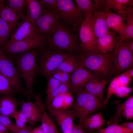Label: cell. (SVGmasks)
<instances>
[{"instance_id":"1","label":"cell","mask_w":133,"mask_h":133,"mask_svg":"<svg viewBox=\"0 0 133 133\" xmlns=\"http://www.w3.org/2000/svg\"><path fill=\"white\" fill-rule=\"evenodd\" d=\"M82 66L98 74L101 79L115 74L112 51L107 53L82 52L76 53Z\"/></svg>"},{"instance_id":"2","label":"cell","mask_w":133,"mask_h":133,"mask_svg":"<svg viewBox=\"0 0 133 133\" xmlns=\"http://www.w3.org/2000/svg\"><path fill=\"white\" fill-rule=\"evenodd\" d=\"M79 39L73 31L59 22L53 33L47 38L46 43L53 50L76 53L80 51Z\"/></svg>"},{"instance_id":"3","label":"cell","mask_w":133,"mask_h":133,"mask_svg":"<svg viewBox=\"0 0 133 133\" xmlns=\"http://www.w3.org/2000/svg\"><path fill=\"white\" fill-rule=\"evenodd\" d=\"M74 93L76 99L71 106L75 117L81 125L86 118L94 112L104 108V100L86 91L83 88Z\"/></svg>"},{"instance_id":"4","label":"cell","mask_w":133,"mask_h":133,"mask_svg":"<svg viewBox=\"0 0 133 133\" xmlns=\"http://www.w3.org/2000/svg\"><path fill=\"white\" fill-rule=\"evenodd\" d=\"M11 59L15 62L21 78L25 82L28 96L34 97L33 85L34 82L38 60V54L35 48L17 54Z\"/></svg>"},{"instance_id":"5","label":"cell","mask_w":133,"mask_h":133,"mask_svg":"<svg viewBox=\"0 0 133 133\" xmlns=\"http://www.w3.org/2000/svg\"><path fill=\"white\" fill-rule=\"evenodd\" d=\"M44 46L40 48L36 73L48 79L63 62L74 53L56 51Z\"/></svg>"},{"instance_id":"6","label":"cell","mask_w":133,"mask_h":133,"mask_svg":"<svg viewBox=\"0 0 133 133\" xmlns=\"http://www.w3.org/2000/svg\"><path fill=\"white\" fill-rule=\"evenodd\" d=\"M57 13L61 19L70 25L74 30L84 19L86 15L78 9L72 0H57Z\"/></svg>"},{"instance_id":"7","label":"cell","mask_w":133,"mask_h":133,"mask_svg":"<svg viewBox=\"0 0 133 133\" xmlns=\"http://www.w3.org/2000/svg\"><path fill=\"white\" fill-rule=\"evenodd\" d=\"M0 72L7 77L12 84L14 92L26 97L27 91L23 87L21 81L22 78L12 61L5 55L3 50H0Z\"/></svg>"},{"instance_id":"8","label":"cell","mask_w":133,"mask_h":133,"mask_svg":"<svg viewBox=\"0 0 133 133\" xmlns=\"http://www.w3.org/2000/svg\"><path fill=\"white\" fill-rule=\"evenodd\" d=\"M115 74L133 68V53L129 50L126 42H116L112 51Z\"/></svg>"},{"instance_id":"9","label":"cell","mask_w":133,"mask_h":133,"mask_svg":"<svg viewBox=\"0 0 133 133\" xmlns=\"http://www.w3.org/2000/svg\"><path fill=\"white\" fill-rule=\"evenodd\" d=\"M47 38L38 34L30 38L20 41L8 42L3 51L8 55L19 54L31 49L41 48L46 44Z\"/></svg>"},{"instance_id":"10","label":"cell","mask_w":133,"mask_h":133,"mask_svg":"<svg viewBox=\"0 0 133 133\" xmlns=\"http://www.w3.org/2000/svg\"><path fill=\"white\" fill-rule=\"evenodd\" d=\"M91 14L90 13L86 15L80 27V52H100L96 46V39L91 26Z\"/></svg>"},{"instance_id":"11","label":"cell","mask_w":133,"mask_h":133,"mask_svg":"<svg viewBox=\"0 0 133 133\" xmlns=\"http://www.w3.org/2000/svg\"><path fill=\"white\" fill-rule=\"evenodd\" d=\"M59 19L61 17L56 12L48 10L41 16L34 24L37 34L47 38L49 37L56 30Z\"/></svg>"},{"instance_id":"12","label":"cell","mask_w":133,"mask_h":133,"mask_svg":"<svg viewBox=\"0 0 133 133\" xmlns=\"http://www.w3.org/2000/svg\"><path fill=\"white\" fill-rule=\"evenodd\" d=\"M130 9L124 13L118 14L109 9H105L106 14V21L108 28L111 29L119 35L116 37L117 43H119L124 36L126 26L125 20L127 12Z\"/></svg>"},{"instance_id":"13","label":"cell","mask_w":133,"mask_h":133,"mask_svg":"<svg viewBox=\"0 0 133 133\" xmlns=\"http://www.w3.org/2000/svg\"><path fill=\"white\" fill-rule=\"evenodd\" d=\"M96 78L101 79L97 74L82 66L80 67L70 74V91L74 93L83 88L90 80Z\"/></svg>"},{"instance_id":"14","label":"cell","mask_w":133,"mask_h":133,"mask_svg":"<svg viewBox=\"0 0 133 133\" xmlns=\"http://www.w3.org/2000/svg\"><path fill=\"white\" fill-rule=\"evenodd\" d=\"M38 34L34 25L25 15L12 33L8 42L20 41L33 37Z\"/></svg>"},{"instance_id":"15","label":"cell","mask_w":133,"mask_h":133,"mask_svg":"<svg viewBox=\"0 0 133 133\" xmlns=\"http://www.w3.org/2000/svg\"><path fill=\"white\" fill-rule=\"evenodd\" d=\"M48 109L56 119L63 133H70L74 125V118L75 117L71 110H57L51 107Z\"/></svg>"},{"instance_id":"16","label":"cell","mask_w":133,"mask_h":133,"mask_svg":"<svg viewBox=\"0 0 133 133\" xmlns=\"http://www.w3.org/2000/svg\"><path fill=\"white\" fill-rule=\"evenodd\" d=\"M97 10H112L117 14L124 13L133 7L132 0H95Z\"/></svg>"},{"instance_id":"17","label":"cell","mask_w":133,"mask_h":133,"mask_svg":"<svg viewBox=\"0 0 133 133\" xmlns=\"http://www.w3.org/2000/svg\"><path fill=\"white\" fill-rule=\"evenodd\" d=\"M106 16L105 10H96L91 14V23L96 40L104 35L109 31L106 23Z\"/></svg>"},{"instance_id":"18","label":"cell","mask_w":133,"mask_h":133,"mask_svg":"<svg viewBox=\"0 0 133 133\" xmlns=\"http://www.w3.org/2000/svg\"><path fill=\"white\" fill-rule=\"evenodd\" d=\"M21 110L25 116L27 122L33 125L40 120L41 111L37 104L30 100L26 101L22 100L20 103Z\"/></svg>"},{"instance_id":"19","label":"cell","mask_w":133,"mask_h":133,"mask_svg":"<svg viewBox=\"0 0 133 133\" xmlns=\"http://www.w3.org/2000/svg\"><path fill=\"white\" fill-rule=\"evenodd\" d=\"M35 102L39 106L41 111V125L44 133H60L53 121L46 112L45 106L42 101L41 94L38 93L34 97Z\"/></svg>"},{"instance_id":"20","label":"cell","mask_w":133,"mask_h":133,"mask_svg":"<svg viewBox=\"0 0 133 133\" xmlns=\"http://www.w3.org/2000/svg\"><path fill=\"white\" fill-rule=\"evenodd\" d=\"M116 34L115 31H109L96 40V46L99 52L105 53L113 51L116 43Z\"/></svg>"},{"instance_id":"21","label":"cell","mask_w":133,"mask_h":133,"mask_svg":"<svg viewBox=\"0 0 133 133\" xmlns=\"http://www.w3.org/2000/svg\"><path fill=\"white\" fill-rule=\"evenodd\" d=\"M25 15L17 13L5 6V3L0 5V17L10 27L13 31L18 23Z\"/></svg>"},{"instance_id":"22","label":"cell","mask_w":133,"mask_h":133,"mask_svg":"<svg viewBox=\"0 0 133 133\" xmlns=\"http://www.w3.org/2000/svg\"><path fill=\"white\" fill-rule=\"evenodd\" d=\"M27 12L26 17L34 25L36 21L42 15L48 11L38 0H26Z\"/></svg>"},{"instance_id":"23","label":"cell","mask_w":133,"mask_h":133,"mask_svg":"<svg viewBox=\"0 0 133 133\" xmlns=\"http://www.w3.org/2000/svg\"><path fill=\"white\" fill-rule=\"evenodd\" d=\"M107 83L106 80L94 78L89 80L83 88L91 94L103 99V91Z\"/></svg>"},{"instance_id":"24","label":"cell","mask_w":133,"mask_h":133,"mask_svg":"<svg viewBox=\"0 0 133 133\" xmlns=\"http://www.w3.org/2000/svg\"><path fill=\"white\" fill-rule=\"evenodd\" d=\"M105 123L101 114L99 113L89 116L80 126L86 132H93L101 128Z\"/></svg>"},{"instance_id":"25","label":"cell","mask_w":133,"mask_h":133,"mask_svg":"<svg viewBox=\"0 0 133 133\" xmlns=\"http://www.w3.org/2000/svg\"><path fill=\"white\" fill-rule=\"evenodd\" d=\"M17 104L12 96H4L0 98V114L11 117L17 111Z\"/></svg>"},{"instance_id":"26","label":"cell","mask_w":133,"mask_h":133,"mask_svg":"<svg viewBox=\"0 0 133 133\" xmlns=\"http://www.w3.org/2000/svg\"><path fill=\"white\" fill-rule=\"evenodd\" d=\"M81 66L79 59L74 53L63 62L57 69L71 74Z\"/></svg>"},{"instance_id":"27","label":"cell","mask_w":133,"mask_h":133,"mask_svg":"<svg viewBox=\"0 0 133 133\" xmlns=\"http://www.w3.org/2000/svg\"><path fill=\"white\" fill-rule=\"evenodd\" d=\"M13 31L8 24L0 17V50H3L6 46Z\"/></svg>"},{"instance_id":"28","label":"cell","mask_w":133,"mask_h":133,"mask_svg":"<svg viewBox=\"0 0 133 133\" xmlns=\"http://www.w3.org/2000/svg\"><path fill=\"white\" fill-rule=\"evenodd\" d=\"M133 106V97H130L124 102L118 105L114 115L107 122L108 126L112 124H118L122 113L126 108Z\"/></svg>"},{"instance_id":"29","label":"cell","mask_w":133,"mask_h":133,"mask_svg":"<svg viewBox=\"0 0 133 133\" xmlns=\"http://www.w3.org/2000/svg\"><path fill=\"white\" fill-rule=\"evenodd\" d=\"M125 35L118 43L124 42L126 40L133 38V9H130L127 13Z\"/></svg>"},{"instance_id":"30","label":"cell","mask_w":133,"mask_h":133,"mask_svg":"<svg viewBox=\"0 0 133 133\" xmlns=\"http://www.w3.org/2000/svg\"><path fill=\"white\" fill-rule=\"evenodd\" d=\"M74 1L79 10L85 15L92 14L96 10V5L92 0H75Z\"/></svg>"},{"instance_id":"31","label":"cell","mask_w":133,"mask_h":133,"mask_svg":"<svg viewBox=\"0 0 133 133\" xmlns=\"http://www.w3.org/2000/svg\"><path fill=\"white\" fill-rule=\"evenodd\" d=\"M48 80V83L46 90V104L48 108L50 107L51 98L52 94L61 83L58 80L52 76H50Z\"/></svg>"},{"instance_id":"32","label":"cell","mask_w":133,"mask_h":133,"mask_svg":"<svg viewBox=\"0 0 133 133\" xmlns=\"http://www.w3.org/2000/svg\"><path fill=\"white\" fill-rule=\"evenodd\" d=\"M14 92L10 80L0 72V94L12 97Z\"/></svg>"},{"instance_id":"33","label":"cell","mask_w":133,"mask_h":133,"mask_svg":"<svg viewBox=\"0 0 133 133\" xmlns=\"http://www.w3.org/2000/svg\"><path fill=\"white\" fill-rule=\"evenodd\" d=\"M7 6L19 14H24L23 12L27 4L26 0H5Z\"/></svg>"},{"instance_id":"34","label":"cell","mask_w":133,"mask_h":133,"mask_svg":"<svg viewBox=\"0 0 133 133\" xmlns=\"http://www.w3.org/2000/svg\"><path fill=\"white\" fill-rule=\"evenodd\" d=\"M92 133H133V130L125 129L118 124L111 125L104 129L100 128Z\"/></svg>"},{"instance_id":"35","label":"cell","mask_w":133,"mask_h":133,"mask_svg":"<svg viewBox=\"0 0 133 133\" xmlns=\"http://www.w3.org/2000/svg\"><path fill=\"white\" fill-rule=\"evenodd\" d=\"M122 86L117 76L112 80L107 90L106 98L104 100V104L105 106L116 89Z\"/></svg>"},{"instance_id":"36","label":"cell","mask_w":133,"mask_h":133,"mask_svg":"<svg viewBox=\"0 0 133 133\" xmlns=\"http://www.w3.org/2000/svg\"><path fill=\"white\" fill-rule=\"evenodd\" d=\"M0 123L12 133H17L20 130L8 116L0 114Z\"/></svg>"},{"instance_id":"37","label":"cell","mask_w":133,"mask_h":133,"mask_svg":"<svg viewBox=\"0 0 133 133\" xmlns=\"http://www.w3.org/2000/svg\"><path fill=\"white\" fill-rule=\"evenodd\" d=\"M66 93L59 95L54 98L51 102L50 107L59 110L66 109L65 100Z\"/></svg>"},{"instance_id":"38","label":"cell","mask_w":133,"mask_h":133,"mask_svg":"<svg viewBox=\"0 0 133 133\" xmlns=\"http://www.w3.org/2000/svg\"><path fill=\"white\" fill-rule=\"evenodd\" d=\"M70 74L57 69L51 76L57 80L61 84L67 83H70Z\"/></svg>"},{"instance_id":"39","label":"cell","mask_w":133,"mask_h":133,"mask_svg":"<svg viewBox=\"0 0 133 133\" xmlns=\"http://www.w3.org/2000/svg\"><path fill=\"white\" fill-rule=\"evenodd\" d=\"M133 91L132 87L128 86H122L118 87L114 94L119 98H122L127 96Z\"/></svg>"},{"instance_id":"40","label":"cell","mask_w":133,"mask_h":133,"mask_svg":"<svg viewBox=\"0 0 133 133\" xmlns=\"http://www.w3.org/2000/svg\"><path fill=\"white\" fill-rule=\"evenodd\" d=\"M38 1L40 4L48 10L57 12V0H39Z\"/></svg>"},{"instance_id":"41","label":"cell","mask_w":133,"mask_h":133,"mask_svg":"<svg viewBox=\"0 0 133 133\" xmlns=\"http://www.w3.org/2000/svg\"><path fill=\"white\" fill-rule=\"evenodd\" d=\"M70 91L69 83L61 84L52 94L51 98V102L53 99L60 95L66 93Z\"/></svg>"},{"instance_id":"42","label":"cell","mask_w":133,"mask_h":133,"mask_svg":"<svg viewBox=\"0 0 133 133\" xmlns=\"http://www.w3.org/2000/svg\"><path fill=\"white\" fill-rule=\"evenodd\" d=\"M72 92L70 91L65 94V100L66 108L67 109L73 104L74 100L72 95Z\"/></svg>"},{"instance_id":"43","label":"cell","mask_w":133,"mask_h":133,"mask_svg":"<svg viewBox=\"0 0 133 133\" xmlns=\"http://www.w3.org/2000/svg\"><path fill=\"white\" fill-rule=\"evenodd\" d=\"M117 76L119 81L123 86H128L132 79L124 72Z\"/></svg>"},{"instance_id":"44","label":"cell","mask_w":133,"mask_h":133,"mask_svg":"<svg viewBox=\"0 0 133 133\" xmlns=\"http://www.w3.org/2000/svg\"><path fill=\"white\" fill-rule=\"evenodd\" d=\"M124 116L127 120L133 118V106L126 108L122 112Z\"/></svg>"},{"instance_id":"45","label":"cell","mask_w":133,"mask_h":133,"mask_svg":"<svg viewBox=\"0 0 133 133\" xmlns=\"http://www.w3.org/2000/svg\"><path fill=\"white\" fill-rule=\"evenodd\" d=\"M13 116H16L25 124L27 122V119L25 116L21 109L19 111H17L11 117Z\"/></svg>"},{"instance_id":"46","label":"cell","mask_w":133,"mask_h":133,"mask_svg":"<svg viewBox=\"0 0 133 133\" xmlns=\"http://www.w3.org/2000/svg\"><path fill=\"white\" fill-rule=\"evenodd\" d=\"M70 133H88L80 125L78 124L74 125Z\"/></svg>"},{"instance_id":"47","label":"cell","mask_w":133,"mask_h":133,"mask_svg":"<svg viewBox=\"0 0 133 133\" xmlns=\"http://www.w3.org/2000/svg\"><path fill=\"white\" fill-rule=\"evenodd\" d=\"M11 117L15 119L16 122L15 125L19 129H23L26 126L25 124L22 122L16 116H13Z\"/></svg>"},{"instance_id":"48","label":"cell","mask_w":133,"mask_h":133,"mask_svg":"<svg viewBox=\"0 0 133 133\" xmlns=\"http://www.w3.org/2000/svg\"><path fill=\"white\" fill-rule=\"evenodd\" d=\"M119 125L125 129L130 130H133V122H125Z\"/></svg>"},{"instance_id":"49","label":"cell","mask_w":133,"mask_h":133,"mask_svg":"<svg viewBox=\"0 0 133 133\" xmlns=\"http://www.w3.org/2000/svg\"><path fill=\"white\" fill-rule=\"evenodd\" d=\"M31 128L28 126H26L24 128L19 130L17 133H31Z\"/></svg>"},{"instance_id":"50","label":"cell","mask_w":133,"mask_h":133,"mask_svg":"<svg viewBox=\"0 0 133 133\" xmlns=\"http://www.w3.org/2000/svg\"><path fill=\"white\" fill-rule=\"evenodd\" d=\"M31 133H44L41 125L31 130Z\"/></svg>"},{"instance_id":"51","label":"cell","mask_w":133,"mask_h":133,"mask_svg":"<svg viewBox=\"0 0 133 133\" xmlns=\"http://www.w3.org/2000/svg\"><path fill=\"white\" fill-rule=\"evenodd\" d=\"M128 48L132 53L133 52V39L131 40L127 41L126 42Z\"/></svg>"},{"instance_id":"52","label":"cell","mask_w":133,"mask_h":133,"mask_svg":"<svg viewBox=\"0 0 133 133\" xmlns=\"http://www.w3.org/2000/svg\"><path fill=\"white\" fill-rule=\"evenodd\" d=\"M124 73L131 78L133 77V69L132 68L126 71Z\"/></svg>"},{"instance_id":"53","label":"cell","mask_w":133,"mask_h":133,"mask_svg":"<svg viewBox=\"0 0 133 133\" xmlns=\"http://www.w3.org/2000/svg\"><path fill=\"white\" fill-rule=\"evenodd\" d=\"M8 130L0 123V133H9Z\"/></svg>"}]
</instances>
